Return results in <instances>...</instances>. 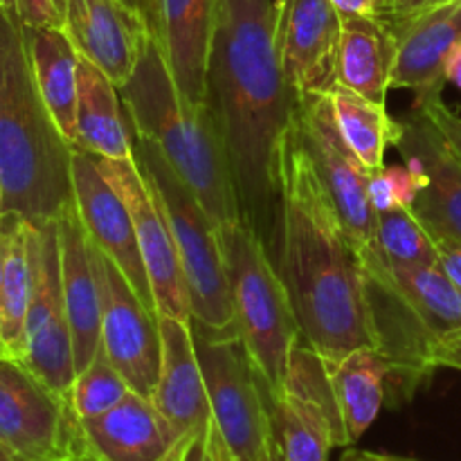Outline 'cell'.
<instances>
[{
    "label": "cell",
    "mask_w": 461,
    "mask_h": 461,
    "mask_svg": "<svg viewBox=\"0 0 461 461\" xmlns=\"http://www.w3.org/2000/svg\"><path fill=\"white\" fill-rule=\"evenodd\" d=\"M273 0H219L207 106L232 167L241 216L268 248L277 243L282 160L297 95L275 48Z\"/></svg>",
    "instance_id": "6da1fadb"
},
{
    "label": "cell",
    "mask_w": 461,
    "mask_h": 461,
    "mask_svg": "<svg viewBox=\"0 0 461 461\" xmlns=\"http://www.w3.org/2000/svg\"><path fill=\"white\" fill-rule=\"evenodd\" d=\"M275 250L302 338L324 363L378 347L363 261L293 126L282 160Z\"/></svg>",
    "instance_id": "7a4b0ae2"
},
{
    "label": "cell",
    "mask_w": 461,
    "mask_h": 461,
    "mask_svg": "<svg viewBox=\"0 0 461 461\" xmlns=\"http://www.w3.org/2000/svg\"><path fill=\"white\" fill-rule=\"evenodd\" d=\"M72 144L45 106L23 23L0 9V185L5 216L54 221L75 203Z\"/></svg>",
    "instance_id": "3957f363"
},
{
    "label": "cell",
    "mask_w": 461,
    "mask_h": 461,
    "mask_svg": "<svg viewBox=\"0 0 461 461\" xmlns=\"http://www.w3.org/2000/svg\"><path fill=\"white\" fill-rule=\"evenodd\" d=\"M120 95L129 129L162 153L216 230L241 221L232 167L214 115L207 104H194L180 93L153 34Z\"/></svg>",
    "instance_id": "277c9868"
},
{
    "label": "cell",
    "mask_w": 461,
    "mask_h": 461,
    "mask_svg": "<svg viewBox=\"0 0 461 461\" xmlns=\"http://www.w3.org/2000/svg\"><path fill=\"white\" fill-rule=\"evenodd\" d=\"M378 349L390 360L387 396L410 399L435 372L432 347L461 331V291L441 266L396 264L376 243L358 252Z\"/></svg>",
    "instance_id": "5b68a950"
},
{
    "label": "cell",
    "mask_w": 461,
    "mask_h": 461,
    "mask_svg": "<svg viewBox=\"0 0 461 461\" xmlns=\"http://www.w3.org/2000/svg\"><path fill=\"white\" fill-rule=\"evenodd\" d=\"M219 241L234 327L268 392H275L286 378L293 349L304 340L286 284L268 246L243 219L219 230Z\"/></svg>",
    "instance_id": "8992f818"
},
{
    "label": "cell",
    "mask_w": 461,
    "mask_h": 461,
    "mask_svg": "<svg viewBox=\"0 0 461 461\" xmlns=\"http://www.w3.org/2000/svg\"><path fill=\"white\" fill-rule=\"evenodd\" d=\"M140 171L156 192L183 264L192 320L214 331H237L219 230L187 185L149 140L131 131Z\"/></svg>",
    "instance_id": "52a82bcc"
},
{
    "label": "cell",
    "mask_w": 461,
    "mask_h": 461,
    "mask_svg": "<svg viewBox=\"0 0 461 461\" xmlns=\"http://www.w3.org/2000/svg\"><path fill=\"white\" fill-rule=\"evenodd\" d=\"M216 428L230 461H277L268 385L237 331H214L192 320Z\"/></svg>",
    "instance_id": "ba28073f"
},
{
    "label": "cell",
    "mask_w": 461,
    "mask_h": 461,
    "mask_svg": "<svg viewBox=\"0 0 461 461\" xmlns=\"http://www.w3.org/2000/svg\"><path fill=\"white\" fill-rule=\"evenodd\" d=\"M0 446L14 461L88 459L70 399L7 356H0Z\"/></svg>",
    "instance_id": "9c48e42d"
},
{
    "label": "cell",
    "mask_w": 461,
    "mask_h": 461,
    "mask_svg": "<svg viewBox=\"0 0 461 461\" xmlns=\"http://www.w3.org/2000/svg\"><path fill=\"white\" fill-rule=\"evenodd\" d=\"M268 403L277 461H329L333 448L347 446L327 363L304 340Z\"/></svg>",
    "instance_id": "30bf717a"
},
{
    "label": "cell",
    "mask_w": 461,
    "mask_h": 461,
    "mask_svg": "<svg viewBox=\"0 0 461 461\" xmlns=\"http://www.w3.org/2000/svg\"><path fill=\"white\" fill-rule=\"evenodd\" d=\"M32 261V295L21 363L45 385L70 399L77 378L75 347L61 282V248L54 221H25Z\"/></svg>",
    "instance_id": "8fae6325"
},
{
    "label": "cell",
    "mask_w": 461,
    "mask_h": 461,
    "mask_svg": "<svg viewBox=\"0 0 461 461\" xmlns=\"http://www.w3.org/2000/svg\"><path fill=\"white\" fill-rule=\"evenodd\" d=\"M293 131L309 151L356 252L376 239V214L367 198L372 171L363 165L338 129L329 93L300 95Z\"/></svg>",
    "instance_id": "7c38bea8"
},
{
    "label": "cell",
    "mask_w": 461,
    "mask_h": 461,
    "mask_svg": "<svg viewBox=\"0 0 461 461\" xmlns=\"http://www.w3.org/2000/svg\"><path fill=\"white\" fill-rule=\"evenodd\" d=\"M95 273L102 291V349L144 399L156 392L162 367L158 315L140 300L120 268L90 241Z\"/></svg>",
    "instance_id": "4fadbf2b"
},
{
    "label": "cell",
    "mask_w": 461,
    "mask_h": 461,
    "mask_svg": "<svg viewBox=\"0 0 461 461\" xmlns=\"http://www.w3.org/2000/svg\"><path fill=\"white\" fill-rule=\"evenodd\" d=\"M99 171L113 185L129 207L133 219L135 237H138L142 261L147 266L149 282H151L156 313L192 322V302H189L187 284H185L183 264L176 250L174 234H171L167 216L158 203L156 192L140 171L135 153L122 160L97 158Z\"/></svg>",
    "instance_id": "5bb4252c"
},
{
    "label": "cell",
    "mask_w": 461,
    "mask_h": 461,
    "mask_svg": "<svg viewBox=\"0 0 461 461\" xmlns=\"http://www.w3.org/2000/svg\"><path fill=\"white\" fill-rule=\"evenodd\" d=\"M275 48L293 93H329L338 84L342 16L333 0H277Z\"/></svg>",
    "instance_id": "9a60e30c"
},
{
    "label": "cell",
    "mask_w": 461,
    "mask_h": 461,
    "mask_svg": "<svg viewBox=\"0 0 461 461\" xmlns=\"http://www.w3.org/2000/svg\"><path fill=\"white\" fill-rule=\"evenodd\" d=\"M72 196L77 214L95 248L104 252L124 273L140 300L156 313L151 282L142 261L133 219L120 194L104 178L93 153L72 149ZM158 315V313H156Z\"/></svg>",
    "instance_id": "2e32d148"
},
{
    "label": "cell",
    "mask_w": 461,
    "mask_h": 461,
    "mask_svg": "<svg viewBox=\"0 0 461 461\" xmlns=\"http://www.w3.org/2000/svg\"><path fill=\"white\" fill-rule=\"evenodd\" d=\"M162 336V367L151 401L180 439H205L225 450L207 394L205 376L194 345L192 322L158 315ZM230 459V457H228Z\"/></svg>",
    "instance_id": "e0dca14e"
},
{
    "label": "cell",
    "mask_w": 461,
    "mask_h": 461,
    "mask_svg": "<svg viewBox=\"0 0 461 461\" xmlns=\"http://www.w3.org/2000/svg\"><path fill=\"white\" fill-rule=\"evenodd\" d=\"M63 30L77 52L120 90L133 77L151 39L147 18L129 0H66Z\"/></svg>",
    "instance_id": "ac0fdd59"
},
{
    "label": "cell",
    "mask_w": 461,
    "mask_h": 461,
    "mask_svg": "<svg viewBox=\"0 0 461 461\" xmlns=\"http://www.w3.org/2000/svg\"><path fill=\"white\" fill-rule=\"evenodd\" d=\"M392 25L396 34L392 88L412 90L417 108L444 90L446 57L461 41V0L428 5Z\"/></svg>",
    "instance_id": "d6986e66"
},
{
    "label": "cell",
    "mask_w": 461,
    "mask_h": 461,
    "mask_svg": "<svg viewBox=\"0 0 461 461\" xmlns=\"http://www.w3.org/2000/svg\"><path fill=\"white\" fill-rule=\"evenodd\" d=\"M90 461H178L187 444L151 399L129 392L120 405L81 421Z\"/></svg>",
    "instance_id": "ffe728a7"
},
{
    "label": "cell",
    "mask_w": 461,
    "mask_h": 461,
    "mask_svg": "<svg viewBox=\"0 0 461 461\" xmlns=\"http://www.w3.org/2000/svg\"><path fill=\"white\" fill-rule=\"evenodd\" d=\"M219 0H156L151 34L180 93L207 104V70Z\"/></svg>",
    "instance_id": "44dd1931"
},
{
    "label": "cell",
    "mask_w": 461,
    "mask_h": 461,
    "mask_svg": "<svg viewBox=\"0 0 461 461\" xmlns=\"http://www.w3.org/2000/svg\"><path fill=\"white\" fill-rule=\"evenodd\" d=\"M61 248V282L72 331L77 374L84 372L102 347V291L95 273L90 239L72 203L57 219Z\"/></svg>",
    "instance_id": "7402d4cb"
},
{
    "label": "cell",
    "mask_w": 461,
    "mask_h": 461,
    "mask_svg": "<svg viewBox=\"0 0 461 461\" xmlns=\"http://www.w3.org/2000/svg\"><path fill=\"white\" fill-rule=\"evenodd\" d=\"M399 153L421 160L428 185L410 210L428 230L461 239V162L421 111L403 122V135L396 144Z\"/></svg>",
    "instance_id": "603a6c76"
},
{
    "label": "cell",
    "mask_w": 461,
    "mask_h": 461,
    "mask_svg": "<svg viewBox=\"0 0 461 461\" xmlns=\"http://www.w3.org/2000/svg\"><path fill=\"white\" fill-rule=\"evenodd\" d=\"M394 63L396 34L392 18L342 16L338 84L385 106Z\"/></svg>",
    "instance_id": "cb8c5ba5"
},
{
    "label": "cell",
    "mask_w": 461,
    "mask_h": 461,
    "mask_svg": "<svg viewBox=\"0 0 461 461\" xmlns=\"http://www.w3.org/2000/svg\"><path fill=\"white\" fill-rule=\"evenodd\" d=\"M97 158L133 156L129 122L122 115L120 88L86 57L77 66V144Z\"/></svg>",
    "instance_id": "d4e9b609"
},
{
    "label": "cell",
    "mask_w": 461,
    "mask_h": 461,
    "mask_svg": "<svg viewBox=\"0 0 461 461\" xmlns=\"http://www.w3.org/2000/svg\"><path fill=\"white\" fill-rule=\"evenodd\" d=\"M27 54L32 72L45 106L52 113L63 138L77 144V66L79 52L72 45L70 36L59 25L25 27Z\"/></svg>",
    "instance_id": "484cf974"
},
{
    "label": "cell",
    "mask_w": 461,
    "mask_h": 461,
    "mask_svg": "<svg viewBox=\"0 0 461 461\" xmlns=\"http://www.w3.org/2000/svg\"><path fill=\"white\" fill-rule=\"evenodd\" d=\"M340 412L345 444H358L387 399L390 360L378 347H360L336 363H327Z\"/></svg>",
    "instance_id": "4316f807"
},
{
    "label": "cell",
    "mask_w": 461,
    "mask_h": 461,
    "mask_svg": "<svg viewBox=\"0 0 461 461\" xmlns=\"http://www.w3.org/2000/svg\"><path fill=\"white\" fill-rule=\"evenodd\" d=\"M338 129L356 156L369 171L385 167V153L396 147L403 135V122L394 120L383 104L372 102L345 86L336 84L329 90Z\"/></svg>",
    "instance_id": "83f0119b"
},
{
    "label": "cell",
    "mask_w": 461,
    "mask_h": 461,
    "mask_svg": "<svg viewBox=\"0 0 461 461\" xmlns=\"http://www.w3.org/2000/svg\"><path fill=\"white\" fill-rule=\"evenodd\" d=\"M32 295V261L25 219L16 216L12 248L5 261L3 291H0V347L7 358L25 356V322Z\"/></svg>",
    "instance_id": "f1b7e54d"
},
{
    "label": "cell",
    "mask_w": 461,
    "mask_h": 461,
    "mask_svg": "<svg viewBox=\"0 0 461 461\" xmlns=\"http://www.w3.org/2000/svg\"><path fill=\"white\" fill-rule=\"evenodd\" d=\"M374 243L385 259L396 264H439L432 234L410 207H396L392 212L376 214Z\"/></svg>",
    "instance_id": "f546056e"
},
{
    "label": "cell",
    "mask_w": 461,
    "mask_h": 461,
    "mask_svg": "<svg viewBox=\"0 0 461 461\" xmlns=\"http://www.w3.org/2000/svg\"><path fill=\"white\" fill-rule=\"evenodd\" d=\"M129 392L133 390L126 378L117 372L106 351L99 347L97 356L90 360L88 367L77 374L70 390V403L79 421H88V419H97L111 412L129 396Z\"/></svg>",
    "instance_id": "4dcf8cb0"
},
{
    "label": "cell",
    "mask_w": 461,
    "mask_h": 461,
    "mask_svg": "<svg viewBox=\"0 0 461 461\" xmlns=\"http://www.w3.org/2000/svg\"><path fill=\"white\" fill-rule=\"evenodd\" d=\"M428 176L417 156L403 153V165L381 167L372 171L367 187L369 205L374 214L392 212L396 207H412L419 194L426 189Z\"/></svg>",
    "instance_id": "1f68e13d"
},
{
    "label": "cell",
    "mask_w": 461,
    "mask_h": 461,
    "mask_svg": "<svg viewBox=\"0 0 461 461\" xmlns=\"http://www.w3.org/2000/svg\"><path fill=\"white\" fill-rule=\"evenodd\" d=\"M414 111H421L423 115L430 120V124L435 126L437 133L441 135L444 144L448 147V151L461 162V115L457 111L448 106L444 102L441 95L426 99L421 106H417Z\"/></svg>",
    "instance_id": "d6a6232c"
},
{
    "label": "cell",
    "mask_w": 461,
    "mask_h": 461,
    "mask_svg": "<svg viewBox=\"0 0 461 461\" xmlns=\"http://www.w3.org/2000/svg\"><path fill=\"white\" fill-rule=\"evenodd\" d=\"M0 9H7V12L16 14L18 21L25 27H63V18L57 12L52 0H0Z\"/></svg>",
    "instance_id": "836d02e7"
},
{
    "label": "cell",
    "mask_w": 461,
    "mask_h": 461,
    "mask_svg": "<svg viewBox=\"0 0 461 461\" xmlns=\"http://www.w3.org/2000/svg\"><path fill=\"white\" fill-rule=\"evenodd\" d=\"M428 232L432 234V241H435L441 270L448 275L450 282L461 291V239H455L444 232H435V230H428Z\"/></svg>",
    "instance_id": "e575fe53"
},
{
    "label": "cell",
    "mask_w": 461,
    "mask_h": 461,
    "mask_svg": "<svg viewBox=\"0 0 461 461\" xmlns=\"http://www.w3.org/2000/svg\"><path fill=\"white\" fill-rule=\"evenodd\" d=\"M340 16L392 18V0H333Z\"/></svg>",
    "instance_id": "d590c367"
},
{
    "label": "cell",
    "mask_w": 461,
    "mask_h": 461,
    "mask_svg": "<svg viewBox=\"0 0 461 461\" xmlns=\"http://www.w3.org/2000/svg\"><path fill=\"white\" fill-rule=\"evenodd\" d=\"M430 358H432V365H435V369L446 367L461 374V331L437 342V345L432 347Z\"/></svg>",
    "instance_id": "8d00e7d4"
},
{
    "label": "cell",
    "mask_w": 461,
    "mask_h": 461,
    "mask_svg": "<svg viewBox=\"0 0 461 461\" xmlns=\"http://www.w3.org/2000/svg\"><path fill=\"white\" fill-rule=\"evenodd\" d=\"M178 461H230L228 455L223 450L216 448L214 444L205 439H189L187 444L183 446V453H180Z\"/></svg>",
    "instance_id": "74e56055"
},
{
    "label": "cell",
    "mask_w": 461,
    "mask_h": 461,
    "mask_svg": "<svg viewBox=\"0 0 461 461\" xmlns=\"http://www.w3.org/2000/svg\"><path fill=\"white\" fill-rule=\"evenodd\" d=\"M14 228H16V216H5L3 225H0V291H3L5 261H7L9 248H12ZM0 356H3V347H0Z\"/></svg>",
    "instance_id": "f35d334b"
},
{
    "label": "cell",
    "mask_w": 461,
    "mask_h": 461,
    "mask_svg": "<svg viewBox=\"0 0 461 461\" xmlns=\"http://www.w3.org/2000/svg\"><path fill=\"white\" fill-rule=\"evenodd\" d=\"M340 461H419L410 457H401V455H387V453H374V450H360V448H347L342 453Z\"/></svg>",
    "instance_id": "ab89813d"
},
{
    "label": "cell",
    "mask_w": 461,
    "mask_h": 461,
    "mask_svg": "<svg viewBox=\"0 0 461 461\" xmlns=\"http://www.w3.org/2000/svg\"><path fill=\"white\" fill-rule=\"evenodd\" d=\"M444 77H446V84L457 86L461 90V41L453 50H450L448 57H446Z\"/></svg>",
    "instance_id": "60d3db41"
},
{
    "label": "cell",
    "mask_w": 461,
    "mask_h": 461,
    "mask_svg": "<svg viewBox=\"0 0 461 461\" xmlns=\"http://www.w3.org/2000/svg\"><path fill=\"white\" fill-rule=\"evenodd\" d=\"M430 0H392V21H403L428 7Z\"/></svg>",
    "instance_id": "b9f144b4"
},
{
    "label": "cell",
    "mask_w": 461,
    "mask_h": 461,
    "mask_svg": "<svg viewBox=\"0 0 461 461\" xmlns=\"http://www.w3.org/2000/svg\"><path fill=\"white\" fill-rule=\"evenodd\" d=\"M131 3H133L135 7L142 12V16L147 18V23H149V30H151L153 16H156V0H131Z\"/></svg>",
    "instance_id": "7bdbcfd3"
},
{
    "label": "cell",
    "mask_w": 461,
    "mask_h": 461,
    "mask_svg": "<svg viewBox=\"0 0 461 461\" xmlns=\"http://www.w3.org/2000/svg\"><path fill=\"white\" fill-rule=\"evenodd\" d=\"M5 221V198H3V185H0V225Z\"/></svg>",
    "instance_id": "ee69618b"
},
{
    "label": "cell",
    "mask_w": 461,
    "mask_h": 461,
    "mask_svg": "<svg viewBox=\"0 0 461 461\" xmlns=\"http://www.w3.org/2000/svg\"><path fill=\"white\" fill-rule=\"evenodd\" d=\"M54 3V7H57V12L61 14V18H63V7H66V0H52Z\"/></svg>",
    "instance_id": "f6af8a7d"
},
{
    "label": "cell",
    "mask_w": 461,
    "mask_h": 461,
    "mask_svg": "<svg viewBox=\"0 0 461 461\" xmlns=\"http://www.w3.org/2000/svg\"><path fill=\"white\" fill-rule=\"evenodd\" d=\"M0 461H14L12 457H9V453L3 448V446H0Z\"/></svg>",
    "instance_id": "bcb514c9"
},
{
    "label": "cell",
    "mask_w": 461,
    "mask_h": 461,
    "mask_svg": "<svg viewBox=\"0 0 461 461\" xmlns=\"http://www.w3.org/2000/svg\"><path fill=\"white\" fill-rule=\"evenodd\" d=\"M81 461H90V459H81Z\"/></svg>",
    "instance_id": "7dc6e473"
},
{
    "label": "cell",
    "mask_w": 461,
    "mask_h": 461,
    "mask_svg": "<svg viewBox=\"0 0 461 461\" xmlns=\"http://www.w3.org/2000/svg\"><path fill=\"white\" fill-rule=\"evenodd\" d=\"M129 3H131V0H129ZM131 5H133V3H131Z\"/></svg>",
    "instance_id": "c3c4849f"
}]
</instances>
